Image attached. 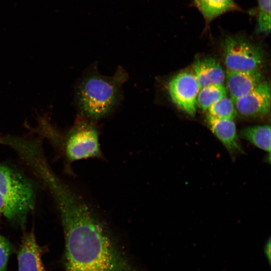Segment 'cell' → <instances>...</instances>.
<instances>
[{"mask_svg":"<svg viewBox=\"0 0 271 271\" xmlns=\"http://www.w3.org/2000/svg\"><path fill=\"white\" fill-rule=\"evenodd\" d=\"M51 195L64 234L66 271H138L83 196L66 183L55 186Z\"/></svg>","mask_w":271,"mask_h":271,"instance_id":"6da1fadb","label":"cell"},{"mask_svg":"<svg viewBox=\"0 0 271 271\" xmlns=\"http://www.w3.org/2000/svg\"><path fill=\"white\" fill-rule=\"evenodd\" d=\"M127 79V72L121 67L107 76L91 66L76 87V102L81 116L95 122L110 115L121 100L122 86Z\"/></svg>","mask_w":271,"mask_h":271,"instance_id":"7a4b0ae2","label":"cell"},{"mask_svg":"<svg viewBox=\"0 0 271 271\" xmlns=\"http://www.w3.org/2000/svg\"><path fill=\"white\" fill-rule=\"evenodd\" d=\"M0 193L11 204L18 224L23 226L34 207L35 193L32 183L17 170L0 165Z\"/></svg>","mask_w":271,"mask_h":271,"instance_id":"3957f363","label":"cell"},{"mask_svg":"<svg viewBox=\"0 0 271 271\" xmlns=\"http://www.w3.org/2000/svg\"><path fill=\"white\" fill-rule=\"evenodd\" d=\"M221 47L227 70H254L258 69L263 62L262 49L243 35L226 36L222 42Z\"/></svg>","mask_w":271,"mask_h":271,"instance_id":"277c9868","label":"cell"},{"mask_svg":"<svg viewBox=\"0 0 271 271\" xmlns=\"http://www.w3.org/2000/svg\"><path fill=\"white\" fill-rule=\"evenodd\" d=\"M99 138V131L95 122L81 116L65 141V153L68 160L74 162L102 158Z\"/></svg>","mask_w":271,"mask_h":271,"instance_id":"5b68a950","label":"cell"},{"mask_svg":"<svg viewBox=\"0 0 271 271\" xmlns=\"http://www.w3.org/2000/svg\"><path fill=\"white\" fill-rule=\"evenodd\" d=\"M200 89L194 74L187 71L171 78L167 87L171 100L190 115H194L196 112L197 97Z\"/></svg>","mask_w":271,"mask_h":271,"instance_id":"8992f818","label":"cell"},{"mask_svg":"<svg viewBox=\"0 0 271 271\" xmlns=\"http://www.w3.org/2000/svg\"><path fill=\"white\" fill-rule=\"evenodd\" d=\"M237 112L245 117H255L268 113L270 106V87L262 81L248 93L234 102Z\"/></svg>","mask_w":271,"mask_h":271,"instance_id":"52a82bcc","label":"cell"},{"mask_svg":"<svg viewBox=\"0 0 271 271\" xmlns=\"http://www.w3.org/2000/svg\"><path fill=\"white\" fill-rule=\"evenodd\" d=\"M262 80V73L259 68L244 71L227 70L226 82L230 98L234 102L252 91Z\"/></svg>","mask_w":271,"mask_h":271,"instance_id":"ba28073f","label":"cell"},{"mask_svg":"<svg viewBox=\"0 0 271 271\" xmlns=\"http://www.w3.org/2000/svg\"><path fill=\"white\" fill-rule=\"evenodd\" d=\"M207 122L211 131L224 145L233 160L242 153L233 119H217L207 115Z\"/></svg>","mask_w":271,"mask_h":271,"instance_id":"9c48e42d","label":"cell"},{"mask_svg":"<svg viewBox=\"0 0 271 271\" xmlns=\"http://www.w3.org/2000/svg\"><path fill=\"white\" fill-rule=\"evenodd\" d=\"M18 271H46L33 231L23 238L18 255Z\"/></svg>","mask_w":271,"mask_h":271,"instance_id":"30bf717a","label":"cell"},{"mask_svg":"<svg viewBox=\"0 0 271 271\" xmlns=\"http://www.w3.org/2000/svg\"><path fill=\"white\" fill-rule=\"evenodd\" d=\"M194 75L200 88L211 85L222 84L224 71L217 60L213 57L198 58L193 64Z\"/></svg>","mask_w":271,"mask_h":271,"instance_id":"8fae6325","label":"cell"},{"mask_svg":"<svg viewBox=\"0 0 271 271\" xmlns=\"http://www.w3.org/2000/svg\"><path fill=\"white\" fill-rule=\"evenodd\" d=\"M194 2L207 24L225 13L240 10L234 0H194Z\"/></svg>","mask_w":271,"mask_h":271,"instance_id":"7c38bea8","label":"cell"},{"mask_svg":"<svg viewBox=\"0 0 271 271\" xmlns=\"http://www.w3.org/2000/svg\"><path fill=\"white\" fill-rule=\"evenodd\" d=\"M240 137L268 153L270 158V126L268 124L249 126L241 129Z\"/></svg>","mask_w":271,"mask_h":271,"instance_id":"4fadbf2b","label":"cell"},{"mask_svg":"<svg viewBox=\"0 0 271 271\" xmlns=\"http://www.w3.org/2000/svg\"><path fill=\"white\" fill-rule=\"evenodd\" d=\"M226 89L222 84L201 87L197 95L196 105L202 110H207L214 103L226 96Z\"/></svg>","mask_w":271,"mask_h":271,"instance_id":"5bb4252c","label":"cell"},{"mask_svg":"<svg viewBox=\"0 0 271 271\" xmlns=\"http://www.w3.org/2000/svg\"><path fill=\"white\" fill-rule=\"evenodd\" d=\"M207 110V115L217 119H233L237 114L233 101L226 96L214 103Z\"/></svg>","mask_w":271,"mask_h":271,"instance_id":"9a60e30c","label":"cell"},{"mask_svg":"<svg viewBox=\"0 0 271 271\" xmlns=\"http://www.w3.org/2000/svg\"><path fill=\"white\" fill-rule=\"evenodd\" d=\"M257 32L268 35L270 32V0H257Z\"/></svg>","mask_w":271,"mask_h":271,"instance_id":"2e32d148","label":"cell"},{"mask_svg":"<svg viewBox=\"0 0 271 271\" xmlns=\"http://www.w3.org/2000/svg\"><path fill=\"white\" fill-rule=\"evenodd\" d=\"M12 250V246L10 242L0 234V271H7Z\"/></svg>","mask_w":271,"mask_h":271,"instance_id":"e0dca14e","label":"cell"},{"mask_svg":"<svg viewBox=\"0 0 271 271\" xmlns=\"http://www.w3.org/2000/svg\"><path fill=\"white\" fill-rule=\"evenodd\" d=\"M0 216L5 217L8 220L18 223L15 213L11 204L4 196L0 193Z\"/></svg>","mask_w":271,"mask_h":271,"instance_id":"ac0fdd59","label":"cell"},{"mask_svg":"<svg viewBox=\"0 0 271 271\" xmlns=\"http://www.w3.org/2000/svg\"><path fill=\"white\" fill-rule=\"evenodd\" d=\"M270 238H269L264 246V252L269 263L270 262Z\"/></svg>","mask_w":271,"mask_h":271,"instance_id":"d6986e66","label":"cell"}]
</instances>
